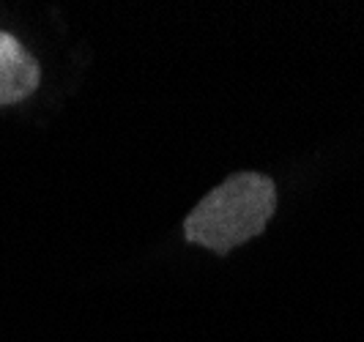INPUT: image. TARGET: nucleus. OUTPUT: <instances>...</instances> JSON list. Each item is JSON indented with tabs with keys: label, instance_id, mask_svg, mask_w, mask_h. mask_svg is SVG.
<instances>
[{
	"label": "nucleus",
	"instance_id": "nucleus-1",
	"mask_svg": "<svg viewBox=\"0 0 364 342\" xmlns=\"http://www.w3.org/2000/svg\"><path fill=\"white\" fill-rule=\"evenodd\" d=\"M277 211V183L263 173H236L189 211L183 235L217 255L233 252L266 230Z\"/></svg>",
	"mask_w": 364,
	"mask_h": 342
},
{
	"label": "nucleus",
	"instance_id": "nucleus-2",
	"mask_svg": "<svg viewBox=\"0 0 364 342\" xmlns=\"http://www.w3.org/2000/svg\"><path fill=\"white\" fill-rule=\"evenodd\" d=\"M41 82L36 58L11 33L0 31V105H17L28 99Z\"/></svg>",
	"mask_w": 364,
	"mask_h": 342
}]
</instances>
